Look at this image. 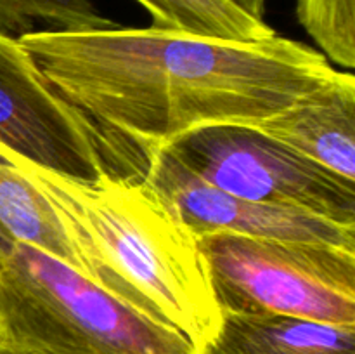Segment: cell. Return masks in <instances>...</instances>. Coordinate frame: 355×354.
Returning <instances> with one entry per match:
<instances>
[{
    "label": "cell",
    "instance_id": "cell-1",
    "mask_svg": "<svg viewBox=\"0 0 355 354\" xmlns=\"http://www.w3.org/2000/svg\"><path fill=\"white\" fill-rule=\"evenodd\" d=\"M75 108L142 153L198 128L253 125L338 75L302 42L224 40L158 28L17 37Z\"/></svg>",
    "mask_w": 355,
    "mask_h": 354
},
{
    "label": "cell",
    "instance_id": "cell-2",
    "mask_svg": "<svg viewBox=\"0 0 355 354\" xmlns=\"http://www.w3.org/2000/svg\"><path fill=\"white\" fill-rule=\"evenodd\" d=\"M9 155L51 205L80 274L139 314L179 332L194 354L210 342L222 312L198 236L144 174L82 180L12 149Z\"/></svg>",
    "mask_w": 355,
    "mask_h": 354
},
{
    "label": "cell",
    "instance_id": "cell-3",
    "mask_svg": "<svg viewBox=\"0 0 355 354\" xmlns=\"http://www.w3.org/2000/svg\"><path fill=\"white\" fill-rule=\"evenodd\" d=\"M0 344L30 354H194L179 332L0 229Z\"/></svg>",
    "mask_w": 355,
    "mask_h": 354
},
{
    "label": "cell",
    "instance_id": "cell-4",
    "mask_svg": "<svg viewBox=\"0 0 355 354\" xmlns=\"http://www.w3.org/2000/svg\"><path fill=\"white\" fill-rule=\"evenodd\" d=\"M198 242L220 312L355 326V250L236 235Z\"/></svg>",
    "mask_w": 355,
    "mask_h": 354
},
{
    "label": "cell",
    "instance_id": "cell-5",
    "mask_svg": "<svg viewBox=\"0 0 355 354\" xmlns=\"http://www.w3.org/2000/svg\"><path fill=\"white\" fill-rule=\"evenodd\" d=\"M0 144L23 158L90 180L144 174L139 148L69 104L33 65L17 38L0 33Z\"/></svg>",
    "mask_w": 355,
    "mask_h": 354
},
{
    "label": "cell",
    "instance_id": "cell-6",
    "mask_svg": "<svg viewBox=\"0 0 355 354\" xmlns=\"http://www.w3.org/2000/svg\"><path fill=\"white\" fill-rule=\"evenodd\" d=\"M163 149L225 193L355 226V180L304 158L248 125L198 128Z\"/></svg>",
    "mask_w": 355,
    "mask_h": 354
},
{
    "label": "cell",
    "instance_id": "cell-7",
    "mask_svg": "<svg viewBox=\"0 0 355 354\" xmlns=\"http://www.w3.org/2000/svg\"><path fill=\"white\" fill-rule=\"evenodd\" d=\"M144 177L196 236L236 235L355 250V226L225 193L189 172L163 148L146 153Z\"/></svg>",
    "mask_w": 355,
    "mask_h": 354
},
{
    "label": "cell",
    "instance_id": "cell-8",
    "mask_svg": "<svg viewBox=\"0 0 355 354\" xmlns=\"http://www.w3.org/2000/svg\"><path fill=\"white\" fill-rule=\"evenodd\" d=\"M248 127L355 180V76L350 71H338L283 111Z\"/></svg>",
    "mask_w": 355,
    "mask_h": 354
},
{
    "label": "cell",
    "instance_id": "cell-9",
    "mask_svg": "<svg viewBox=\"0 0 355 354\" xmlns=\"http://www.w3.org/2000/svg\"><path fill=\"white\" fill-rule=\"evenodd\" d=\"M196 354H355V326L222 312L215 335Z\"/></svg>",
    "mask_w": 355,
    "mask_h": 354
},
{
    "label": "cell",
    "instance_id": "cell-10",
    "mask_svg": "<svg viewBox=\"0 0 355 354\" xmlns=\"http://www.w3.org/2000/svg\"><path fill=\"white\" fill-rule=\"evenodd\" d=\"M0 229L78 271L64 229L40 191L26 179L0 144Z\"/></svg>",
    "mask_w": 355,
    "mask_h": 354
},
{
    "label": "cell",
    "instance_id": "cell-11",
    "mask_svg": "<svg viewBox=\"0 0 355 354\" xmlns=\"http://www.w3.org/2000/svg\"><path fill=\"white\" fill-rule=\"evenodd\" d=\"M149 12L153 28L224 40H263L276 30L229 0H135Z\"/></svg>",
    "mask_w": 355,
    "mask_h": 354
},
{
    "label": "cell",
    "instance_id": "cell-12",
    "mask_svg": "<svg viewBox=\"0 0 355 354\" xmlns=\"http://www.w3.org/2000/svg\"><path fill=\"white\" fill-rule=\"evenodd\" d=\"M38 23L68 33L116 26L90 0H0V33L17 38L37 31Z\"/></svg>",
    "mask_w": 355,
    "mask_h": 354
},
{
    "label": "cell",
    "instance_id": "cell-13",
    "mask_svg": "<svg viewBox=\"0 0 355 354\" xmlns=\"http://www.w3.org/2000/svg\"><path fill=\"white\" fill-rule=\"evenodd\" d=\"M298 23L321 54L347 69L355 66V0H295Z\"/></svg>",
    "mask_w": 355,
    "mask_h": 354
},
{
    "label": "cell",
    "instance_id": "cell-14",
    "mask_svg": "<svg viewBox=\"0 0 355 354\" xmlns=\"http://www.w3.org/2000/svg\"><path fill=\"white\" fill-rule=\"evenodd\" d=\"M232 6H236L238 9H241L243 12H246L248 16L255 17V19L263 21L266 16V7L267 0H229Z\"/></svg>",
    "mask_w": 355,
    "mask_h": 354
}]
</instances>
